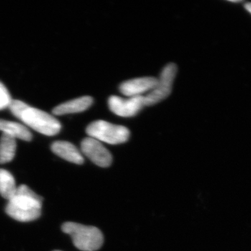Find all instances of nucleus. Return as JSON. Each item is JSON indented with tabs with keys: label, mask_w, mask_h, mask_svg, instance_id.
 <instances>
[{
	"label": "nucleus",
	"mask_w": 251,
	"mask_h": 251,
	"mask_svg": "<svg viewBox=\"0 0 251 251\" xmlns=\"http://www.w3.org/2000/svg\"><path fill=\"white\" fill-rule=\"evenodd\" d=\"M62 231L72 237L73 243L79 250L95 251L103 244V235L100 229L74 222L63 224Z\"/></svg>",
	"instance_id": "nucleus-1"
},
{
	"label": "nucleus",
	"mask_w": 251,
	"mask_h": 251,
	"mask_svg": "<svg viewBox=\"0 0 251 251\" xmlns=\"http://www.w3.org/2000/svg\"><path fill=\"white\" fill-rule=\"evenodd\" d=\"M86 133L90 138L110 145L125 143L130 137L129 130L126 127L103 120L92 122L86 128Z\"/></svg>",
	"instance_id": "nucleus-2"
},
{
	"label": "nucleus",
	"mask_w": 251,
	"mask_h": 251,
	"mask_svg": "<svg viewBox=\"0 0 251 251\" xmlns=\"http://www.w3.org/2000/svg\"><path fill=\"white\" fill-rule=\"evenodd\" d=\"M21 121L41 134L53 136L62 128L60 122L48 112L29 106L23 112Z\"/></svg>",
	"instance_id": "nucleus-3"
},
{
	"label": "nucleus",
	"mask_w": 251,
	"mask_h": 251,
	"mask_svg": "<svg viewBox=\"0 0 251 251\" xmlns=\"http://www.w3.org/2000/svg\"><path fill=\"white\" fill-rule=\"evenodd\" d=\"M176 72L177 67L173 63H170L163 68L161 75L157 78V83L154 88L146 96H144L145 106L155 105L169 97L173 90Z\"/></svg>",
	"instance_id": "nucleus-4"
},
{
	"label": "nucleus",
	"mask_w": 251,
	"mask_h": 251,
	"mask_svg": "<svg viewBox=\"0 0 251 251\" xmlns=\"http://www.w3.org/2000/svg\"><path fill=\"white\" fill-rule=\"evenodd\" d=\"M108 106L111 112L117 116L133 117L145 106V97L140 96L125 99L111 96L108 99Z\"/></svg>",
	"instance_id": "nucleus-5"
},
{
	"label": "nucleus",
	"mask_w": 251,
	"mask_h": 251,
	"mask_svg": "<svg viewBox=\"0 0 251 251\" xmlns=\"http://www.w3.org/2000/svg\"><path fill=\"white\" fill-rule=\"evenodd\" d=\"M81 151L98 166L107 168L111 165L112 156L103 144L94 138H86L81 143Z\"/></svg>",
	"instance_id": "nucleus-6"
},
{
	"label": "nucleus",
	"mask_w": 251,
	"mask_h": 251,
	"mask_svg": "<svg viewBox=\"0 0 251 251\" xmlns=\"http://www.w3.org/2000/svg\"><path fill=\"white\" fill-rule=\"evenodd\" d=\"M42 198L30 188L23 184L18 186L16 192L9 203L17 207L27 209H40L42 207Z\"/></svg>",
	"instance_id": "nucleus-7"
},
{
	"label": "nucleus",
	"mask_w": 251,
	"mask_h": 251,
	"mask_svg": "<svg viewBox=\"0 0 251 251\" xmlns=\"http://www.w3.org/2000/svg\"><path fill=\"white\" fill-rule=\"evenodd\" d=\"M156 83L157 78L154 77H138L122 82L120 86V91L128 97H140L151 92Z\"/></svg>",
	"instance_id": "nucleus-8"
},
{
	"label": "nucleus",
	"mask_w": 251,
	"mask_h": 251,
	"mask_svg": "<svg viewBox=\"0 0 251 251\" xmlns=\"http://www.w3.org/2000/svg\"><path fill=\"white\" fill-rule=\"evenodd\" d=\"M51 150L52 152L66 161L77 165L83 163L84 158L82 153L75 145L69 142L61 140L54 142L51 145Z\"/></svg>",
	"instance_id": "nucleus-9"
},
{
	"label": "nucleus",
	"mask_w": 251,
	"mask_h": 251,
	"mask_svg": "<svg viewBox=\"0 0 251 251\" xmlns=\"http://www.w3.org/2000/svg\"><path fill=\"white\" fill-rule=\"evenodd\" d=\"M93 99L89 96L80 97L57 105L52 110L54 115H64L85 111L93 104Z\"/></svg>",
	"instance_id": "nucleus-10"
},
{
	"label": "nucleus",
	"mask_w": 251,
	"mask_h": 251,
	"mask_svg": "<svg viewBox=\"0 0 251 251\" xmlns=\"http://www.w3.org/2000/svg\"><path fill=\"white\" fill-rule=\"evenodd\" d=\"M0 130L16 140L18 138L25 141H30L32 139V135L27 127L17 122L0 119Z\"/></svg>",
	"instance_id": "nucleus-11"
},
{
	"label": "nucleus",
	"mask_w": 251,
	"mask_h": 251,
	"mask_svg": "<svg viewBox=\"0 0 251 251\" xmlns=\"http://www.w3.org/2000/svg\"><path fill=\"white\" fill-rule=\"evenodd\" d=\"M6 214L16 221L21 222H29L40 217V209H27L17 207L8 202L5 209Z\"/></svg>",
	"instance_id": "nucleus-12"
},
{
	"label": "nucleus",
	"mask_w": 251,
	"mask_h": 251,
	"mask_svg": "<svg viewBox=\"0 0 251 251\" xmlns=\"http://www.w3.org/2000/svg\"><path fill=\"white\" fill-rule=\"evenodd\" d=\"M16 139L3 133L0 138V164L12 161L16 155Z\"/></svg>",
	"instance_id": "nucleus-13"
},
{
	"label": "nucleus",
	"mask_w": 251,
	"mask_h": 251,
	"mask_svg": "<svg viewBox=\"0 0 251 251\" xmlns=\"http://www.w3.org/2000/svg\"><path fill=\"white\" fill-rule=\"evenodd\" d=\"M14 176L10 172L0 169V194L5 199L11 200L17 190Z\"/></svg>",
	"instance_id": "nucleus-14"
},
{
	"label": "nucleus",
	"mask_w": 251,
	"mask_h": 251,
	"mask_svg": "<svg viewBox=\"0 0 251 251\" xmlns=\"http://www.w3.org/2000/svg\"><path fill=\"white\" fill-rule=\"evenodd\" d=\"M29 106V105L24 103L23 101H21V100H12L9 105V108L10 110H11V113H12L15 117L21 120L23 112L25 111L26 109Z\"/></svg>",
	"instance_id": "nucleus-15"
},
{
	"label": "nucleus",
	"mask_w": 251,
	"mask_h": 251,
	"mask_svg": "<svg viewBox=\"0 0 251 251\" xmlns=\"http://www.w3.org/2000/svg\"><path fill=\"white\" fill-rule=\"evenodd\" d=\"M12 99L11 98L9 91L0 81V110L9 108Z\"/></svg>",
	"instance_id": "nucleus-16"
},
{
	"label": "nucleus",
	"mask_w": 251,
	"mask_h": 251,
	"mask_svg": "<svg viewBox=\"0 0 251 251\" xmlns=\"http://www.w3.org/2000/svg\"><path fill=\"white\" fill-rule=\"evenodd\" d=\"M245 8L251 14V3H247V4L245 5Z\"/></svg>",
	"instance_id": "nucleus-17"
},
{
	"label": "nucleus",
	"mask_w": 251,
	"mask_h": 251,
	"mask_svg": "<svg viewBox=\"0 0 251 251\" xmlns=\"http://www.w3.org/2000/svg\"></svg>",
	"instance_id": "nucleus-18"
}]
</instances>
